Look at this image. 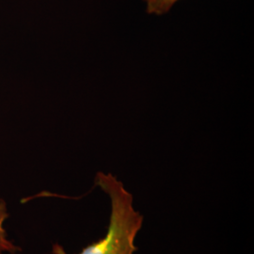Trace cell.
<instances>
[{"label": "cell", "mask_w": 254, "mask_h": 254, "mask_svg": "<svg viewBox=\"0 0 254 254\" xmlns=\"http://www.w3.org/2000/svg\"><path fill=\"white\" fill-rule=\"evenodd\" d=\"M95 186L109 195L111 203L108 233L104 238L87 246L78 254H134L137 251L135 238L143 224V216L133 206V196L124 184L111 173H99ZM53 254H67L55 244Z\"/></svg>", "instance_id": "cell-1"}, {"label": "cell", "mask_w": 254, "mask_h": 254, "mask_svg": "<svg viewBox=\"0 0 254 254\" xmlns=\"http://www.w3.org/2000/svg\"><path fill=\"white\" fill-rule=\"evenodd\" d=\"M8 218V212H7V206L6 203L3 200H0V254L4 252H9L10 254H14L19 249L12 244L8 237L6 231L4 229V221Z\"/></svg>", "instance_id": "cell-2"}, {"label": "cell", "mask_w": 254, "mask_h": 254, "mask_svg": "<svg viewBox=\"0 0 254 254\" xmlns=\"http://www.w3.org/2000/svg\"><path fill=\"white\" fill-rule=\"evenodd\" d=\"M145 10L151 15H163L168 13L179 0H143Z\"/></svg>", "instance_id": "cell-3"}]
</instances>
